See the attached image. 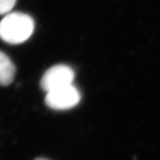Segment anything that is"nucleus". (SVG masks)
Returning <instances> with one entry per match:
<instances>
[{"label":"nucleus","mask_w":160,"mask_h":160,"mask_svg":"<svg viewBox=\"0 0 160 160\" xmlns=\"http://www.w3.org/2000/svg\"><path fill=\"white\" fill-rule=\"evenodd\" d=\"M34 29L31 17L18 12H9L0 21V38L10 44H19L30 38Z\"/></svg>","instance_id":"f257e3e1"},{"label":"nucleus","mask_w":160,"mask_h":160,"mask_svg":"<svg viewBox=\"0 0 160 160\" xmlns=\"http://www.w3.org/2000/svg\"><path fill=\"white\" fill-rule=\"evenodd\" d=\"M74 72L66 65H57L45 72L40 85L47 93L64 87L73 85Z\"/></svg>","instance_id":"f03ea898"},{"label":"nucleus","mask_w":160,"mask_h":160,"mask_svg":"<svg viewBox=\"0 0 160 160\" xmlns=\"http://www.w3.org/2000/svg\"><path fill=\"white\" fill-rule=\"evenodd\" d=\"M17 0H0V15H7L14 8Z\"/></svg>","instance_id":"39448f33"},{"label":"nucleus","mask_w":160,"mask_h":160,"mask_svg":"<svg viewBox=\"0 0 160 160\" xmlns=\"http://www.w3.org/2000/svg\"><path fill=\"white\" fill-rule=\"evenodd\" d=\"M34 160H49V159H48V158H36V159Z\"/></svg>","instance_id":"423d86ee"},{"label":"nucleus","mask_w":160,"mask_h":160,"mask_svg":"<svg viewBox=\"0 0 160 160\" xmlns=\"http://www.w3.org/2000/svg\"><path fill=\"white\" fill-rule=\"evenodd\" d=\"M80 99L79 91L74 85H70L47 93L45 102L53 110H65L78 105Z\"/></svg>","instance_id":"7ed1b4c3"},{"label":"nucleus","mask_w":160,"mask_h":160,"mask_svg":"<svg viewBox=\"0 0 160 160\" xmlns=\"http://www.w3.org/2000/svg\"><path fill=\"white\" fill-rule=\"evenodd\" d=\"M16 74V68L5 53L0 52V86H8L12 82Z\"/></svg>","instance_id":"20e7f679"}]
</instances>
